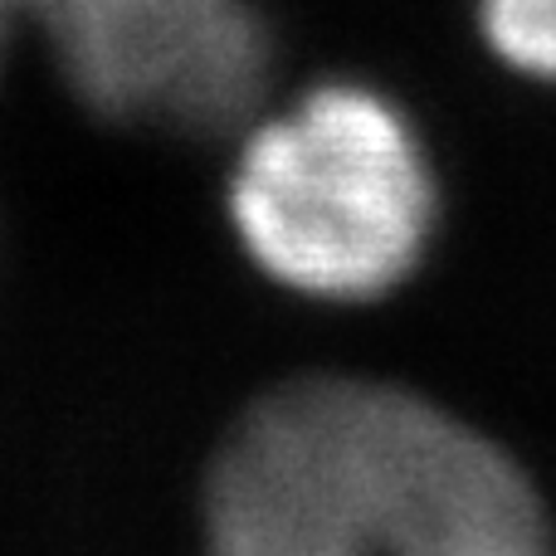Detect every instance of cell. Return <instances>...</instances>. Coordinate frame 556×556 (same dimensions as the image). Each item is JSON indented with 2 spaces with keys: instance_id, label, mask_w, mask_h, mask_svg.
I'll use <instances>...</instances> for the list:
<instances>
[{
  "instance_id": "3957f363",
  "label": "cell",
  "mask_w": 556,
  "mask_h": 556,
  "mask_svg": "<svg viewBox=\"0 0 556 556\" xmlns=\"http://www.w3.org/2000/svg\"><path fill=\"white\" fill-rule=\"evenodd\" d=\"M20 29L113 123L225 132L269 84V29L250 0H0V64Z\"/></svg>"
},
{
  "instance_id": "7a4b0ae2",
  "label": "cell",
  "mask_w": 556,
  "mask_h": 556,
  "mask_svg": "<svg viewBox=\"0 0 556 556\" xmlns=\"http://www.w3.org/2000/svg\"><path fill=\"white\" fill-rule=\"evenodd\" d=\"M440 215L410 117L362 84H323L260 123L230 176V220L283 288L366 303L425 260Z\"/></svg>"
},
{
  "instance_id": "277c9868",
  "label": "cell",
  "mask_w": 556,
  "mask_h": 556,
  "mask_svg": "<svg viewBox=\"0 0 556 556\" xmlns=\"http://www.w3.org/2000/svg\"><path fill=\"white\" fill-rule=\"evenodd\" d=\"M483 35L508 68L556 84V0H483Z\"/></svg>"
},
{
  "instance_id": "6da1fadb",
  "label": "cell",
  "mask_w": 556,
  "mask_h": 556,
  "mask_svg": "<svg viewBox=\"0 0 556 556\" xmlns=\"http://www.w3.org/2000/svg\"><path fill=\"white\" fill-rule=\"evenodd\" d=\"M205 556H556V542L489 434L401 386L307 376L225 434Z\"/></svg>"
}]
</instances>
